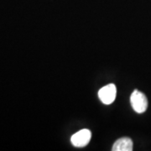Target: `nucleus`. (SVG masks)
<instances>
[{
  "label": "nucleus",
  "instance_id": "nucleus-3",
  "mask_svg": "<svg viewBox=\"0 0 151 151\" xmlns=\"http://www.w3.org/2000/svg\"><path fill=\"white\" fill-rule=\"evenodd\" d=\"M91 137H92L91 131L89 129H84L72 135L70 141H71V144L75 147L82 148L89 144V142L91 140Z\"/></svg>",
  "mask_w": 151,
  "mask_h": 151
},
{
  "label": "nucleus",
  "instance_id": "nucleus-2",
  "mask_svg": "<svg viewBox=\"0 0 151 151\" xmlns=\"http://www.w3.org/2000/svg\"><path fill=\"white\" fill-rule=\"evenodd\" d=\"M117 88L114 84H108L102 87L98 92V97L101 102L105 105H109L113 103L116 98Z\"/></svg>",
  "mask_w": 151,
  "mask_h": 151
},
{
  "label": "nucleus",
  "instance_id": "nucleus-4",
  "mask_svg": "<svg viewBox=\"0 0 151 151\" xmlns=\"http://www.w3.org/2000/svg\"><path fill=\"white\" fill-rule=\"evenodd\" d=\"M133 141L130 138H121L113 144V151H132L133 150Z\"/></svg>",
  "mask_w": 151,
  "mask_h": 151
},
{
  "label": "nucleus",
  "instance_id": "nucleus-1",
  "mask_svg": "<svg viewBox=\"0 0 151 151\" xmlns=\"http://www.w3.org/2000/svg\"><path fill=\"white\" fill-rule=\"evenodd\" d=\"M130 103L136 113H143L148 108V99L143 92L134 90L130 97Z\"/></svg>",
  "mask_w": 151,
  "mask_h": 151
}]
</instances>
